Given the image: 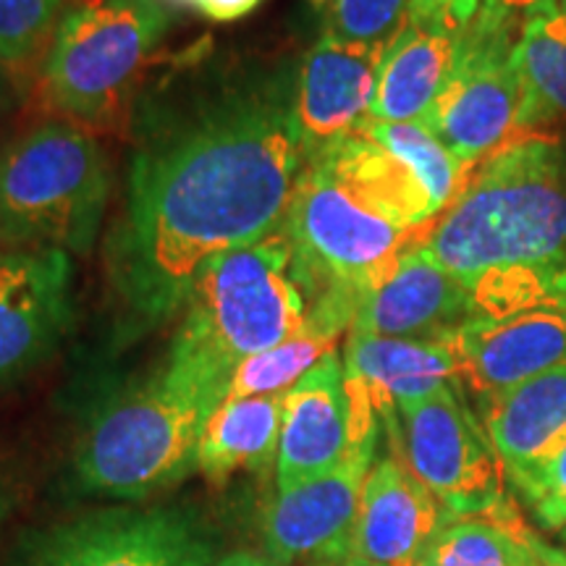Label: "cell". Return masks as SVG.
Segmentation results:
<instances>
[{
    "mask_svg": "<svg viewBox=\"0 0 566 566\" xmlns=\"http://www.w3.org/2000/svg\"><path fill=\"white\" fill-rule=\"evenodd\" d=\"M289 74H205L137 118L108 275L134 331L166 323L218 258L281 229L304 147Z\"/></svg>",
    "mask_w": 566,
    "mask_h": 566,
    "instance_id": "cell-1",
    "label": "cell"
},
{
    "mask_svg": "<svg viewBox=\"0 0 566 566\" xmlns=\"http://www.w3.org/2000/svg\"><path fill=\"white\" fill-rule=\"evenodd\" d=\"M422 247L464 286L499 268L566 258V147L520 139L480 163Z\"/></svg>",
    "mask_w": 566,
    "mask_h": 566,
    "instance_id": "cell-2",
    "label": "cell"
},
{
    "mask_svg": "<svg viewBox=\"0 0 566 566\" xmlns=\"http://www.w3.org/2000/svg\"><path fill=\"white\" fill-rule=\"evenodd\" d=\"M168 352L171 378L221 405L233 370L300 334L310 300L294 273L292 242L275 229L265 239L218 258L189 294Z\"/></svg>",
    "mask_w": 566,
    "mask_h": 566,
    "instance_id": "cell-3",
    "label": "cell"
},
{
    "mask_svg": "<svg viewBox=\"0 0 566 566\" xmlns=\"http://www.w3.org/2000/svg\"><path fill=\"white\" fill-rule=\"evenodd\" d=\"M216 409V399L166 370L111 396L76 446V488L139 501L179 485L197 470L205 422Z\"/></svg>",
    "mask_w": 566,
    "mask_h": 566,
    "instance_id": "cell-4",
    "label": "cell"
},
{
    "mask_svg": "<svg viewBox=\"0 0 566 566\" xmlns=\"http://www.w3.org/2000/svg\"><path fill=\"white\" fill-rule=\"evenodd\" d=\"M111 195L97 142L66 122L42 124L0 153V231L9 252L87 254Z\"/></svg>",
    "mask_w": 566,
    "mask_h": 566,
    "instance_id": "cell-5",
    "label": "cell"
},
{
    "mask_svg": "<svg viewBox=\"0 0 566 566\" xmlns=\"http://www.w3.org/2000/svg\"><path fill=\"white\" fill-rule=\"evenodd\" d=\"M430 229L433 223L409 231L386 221L317 163H304L283 218L294 273L310 302L325 292L363 302L391 275L401 254L424 244Z\"/></svg>",
    "mask_w": 566,
    "mask_h": 566,
    "instance_id": "cell-6",
    "label": "cell"
},
{
    "mask_svg": "<svg viewBox=\"0 0 566 566\" xmlns=\"http://www.w3.org/2000/svg\"><path fill=\"white\" fill-rule=\"evenodd\" d=\"M168 27L160 0H90L66 13L42 69L48 103L87 124L111 118Z\"/></svg>",
    "mask_w": 566,
    "mask_h": 566,
    "instance_id": "cell-7",
    "label": "cell"
},
{
    "mask_svg": "<svg viewBox=\"0 0 566 566\" xmlns=\"http://www.w3.org/2000/svg\"><path fill=\"white\" fill-rule=\"evenodd\" d=\"M394 454L449 514H478L506 499V470L459 384L396 407L384 422Z\"/></svg>",
    "mask_w": 566,
    "mask_h": 566,
    "instance_id": "cell-8",
    "label": "cell"
},
{
    "mask_svg": "<svg viewBox=\"0 0 566 566\" xmlns=\"http://www.w3.org/2000/svg\"><path fill=\"white\" fill-rule=\"evenodd\" d=\"M210 535L181 509H103L32 530L13 566H216Z\"/></svg>",
    "mask_w": 566,
    "mask_h": 566,
    "instance_id": "cell-9",
    "label": "cell"
},
{
    "mask_svg": "<svg viewBox=\"0 0 566 566\" xmlns=\"http://www.w3.org/2000/svg\"><path fill=\"white\" fill-rule=\"evenodd\" d=\"M516 40L520 34L472 21L459 42L454 74L420 124L472 168L522 139L525 95L512 59Z\"/></svg>",
    "mask_w": 566,
    "mask_h": 566,
    "instance_id": "cell-10",
    "label": "cell"
},
{
    "mask_svg": "<svg viewBox=\"0 0 566 566\" xmlns=\"http://www.w3.org/2000/svg\"><path fill=\"white\" fill-rule=\"evenodd\" d=\"M375 446L378 438L352 446L334 470L289 491H275L263 514L265 554L275 564L346 562L365 480L375 464Z\"/></svg>",
    "mask_w": 566,
    "mask_h": 566,
    "instance_id": "cell-11",
    "label": "cell"
},
{
    "mask_svg": "<svg viewBox=\"0 0 566 566\" xmlns=\"http://www.w3.org/2000/svg\"><path fill=\"white\" fill-rule=\"evenodd\" d=\"M71 321V258L61 250L0 258V388L59 346Z\"/></svg>",
    "mask_w": 566,
    "mask_h": 566,
    "instance_id": "cell-12",
    "label": "cell"
},
{
    "mask_svg": "<svg viewBox=\"0 0 566 566\" xmlns=\"http://www.w3.org/2000/svg\"><path fill=\"white\" fill-rule=\"evenodd\" d=\"M449 512L399 457L373 464L344 564L420 566Z\"/></svg>",
    "mask_w": 566,
    "mask_h": 566,
    "instance_id": "cell-13",
    "label": "cell"
},
{
    "mask_svg": "<svg viewBox=\"0 0 566 566\" xmlns=\"http://www.w3.org/2000/svg\"><path fill=\"white\" fill-rule=\"evenodd\" d=\"M384 53V48L352 45L323 34L304 55L294 90L304 160L370 118Z\"/></svg>",
    "mask_w": 566,
    "mask_h": 566,
    "instance_id": "cell-14",
    "label": "cell"
},
{
    "mask_svg": "<svg viewBox=\"0 0 566 566\" xmlns=\"http://www.w3.org/2000/svg\"><path fill=\"white\" fill-rule=\"evenodd\" d=\"M352 446V405L344 359L334 352L286 391L275 457V491H289L334 470Z\"/></svg>",
    "mask_w": 566,
    "mask_h": 566,
    "instance_id": "cell-15",
    "label": "cell"
},
{
    "mask_svg": "<svg viewBox=\"0 0 566 566\" xmlns=\"http://www.w3.org/2000/svg\"><path fill=\"white\" fill-rule=\"evenodd\" d=\"M459 384L480 401L566 365V307L506 321H467L457 331Z\"/></svg>",
    "mask_w": 566,
    "mask_h": 566,
    "instance_id": "cell-16",
    "label": "cell"
},
{
    "mask_svg": "<svg viewBox=\"0 0 566 566\" xmlns=\"http://www.w3.org/2000/svg\"><path fill=\"white\" fill-rule=\"evenodd\" d=\"M470 315L464 283L420 244L401 254L391 275L365 296L349 334L436 338L454 334Z\"/></svg>",
    "mask_w": 566,
    "mask_h": 566,
    "instance_id": "cell-17",
    "label": "cell"
},
{
    "mask_svg": "<svg viewBox=\"0 0 566 566\" xmlns=\"http://www.w3.org/2000/svg\"><path fill=\"white\" fill-rule=\"evenodd\" d=\"M457 331L436 338H388L349 334L344 352L346 386L367 396L380 422L396 407L459 384Z\"/></svg>",
    "mask_w": 566,
    "mask_h": 566,
    "instance_id": "cell-18",
    "label": "cell"
},
{
    "mask_svg": "<svg viewBox=\"0 0 566 566\" xmlns=\"http://www.w3.org/2000/svg\"><path fill=\"white\" fill-rule=\"evenodd\" d=\"M483 424L509 483L541 470L566 443V365L483 401Z\"/></svg>",
    "mask_w": 566,
    "mask_h": 566,
    "instance_id": "cell-19",
    "label": "cell"
},
{
    "mask_svg": "<svg viewBox=\"0 0 566 566\" xmlns=\"http://www.w3.org/2000/svg\"><path fill=\"white\" fill-rule=\"evenodd\" d=\"M462 32L433 30L409 21L386 48L370 105L373 122L422 124L459 61Z\"/></svg>",
    "mask_w": 566,
    "mask_h": 566,
    "instance_id": "cell-20",
    "label": "cell"
},
{
    "mask_svg": "<svg viewBox=\"0 0 566 566\" xmlns=\"http://www.w3.org/2000/svg\"><path fill=\"white\" fill-rule=\"evenodd\" d=\"M304 163H317L331 171L346 189H352L365 205L401 229H424L438 218L428 192L412 168L401 163L384 145L367 137L365 132H352L331 142L321 153Z\"/></svg>",
    "mask_w": 566,
    "mask_h": 566,
    "instance_id": "cell-21",
    "label": "cell"
},
{
    "mask_svg": "<svg viewBox=\"0 0 566 566\" xmlns=\"http://www.w3.org/2000/svg\"><path fill=\"white\" fill-rule=\"evenodd\" d=\"M283 401L286 394L221 401L205 422L197 470L218 485L237 472H263L271 464L275 467Z\"/></svg>",
    "mask_w": 566,
    "mask_h": 566,
    "instance_id": "cell-22",
    "label": "cell"
},
{
    "mask_svg": "<svg viewBox=\"0 0 566 566\" xmlns=\"http://www.w3.org/2000/svg\"><path fill=\"white\" fill-rule=\"evenodd\" d=\"M546 543L512 495L478 514H449L420 566H527Z\"/></svg>",
    "mask_w": 566,
    "mask_h": 566,
    "instance_id": "cell-23",
    "label": "cell"
},
{
    "mask_svg": "<svg viewBox=\"0 0 566 566\" xmlns=\"http://www.w3.org/2000/svg\"><path fill=\"white\" fill-rule=\"evenodd\" d=\"M522 82V139H556L554 126L566 124V9L541 13L522 27L514 45Z\"/></svg>",
    "mask_w": 566,
    "mask_h": 566,
    "instance_id": "cell-24",
    "label": "cell"
},
{
    "mask_svg": "<svg viewBox=\"0 0 566 566\" xmlns=\"http://www.w3.org/2000/svg\"><path fill=\"white\" fill-rule=\"evenodd\" d=\"M354 317L334 302L310 304L307 321L286 342L273 349L254 354L237 367L226 388L223 401L247 399V396L286 394L296 380L304 378L323 357L336 352L338 338L352 331Z\"/></svg>",
    "mask_w": 566,
    "mask_h": 566,
    "instance_id": "cell-25",
    "label": "cell"
},
{
    "mask_svg": "<svg viewBox=\"0 0 566 566\" xmlns=\"http://www.w3.org/2000/svg\"><path fill=\"white\" fill-rule=\"evenodd\" d=\"M470 321H506L546 307H566V258L499 268L467 286Z\"/></svg>",
    "mask_w": 566,
    "mask_h": 566,
    "instance_id": "cell-26",
    "label": "cell"
},
{
    "mask_svg": "<svg viewBox=\"0 0 566 566\" xmlns=\"http://www.w3.org/2000/svg\"><path fill=\"white\" fill-rule=\"evenodd\" d=\"M359 132H365L367 137L384 145L388 153L412 168L438 216L464 192L475 174V168L446 150L441 142L420 124H386L367 118Z\"/></svg>",
    "mask_w": 566,
    "mask_h": 566,
    "instance_id": "cell-27",
    "label": "cell"
},
{
    "mask_svg": "<svg viewBox=\"0 0 566 566\" xmlns=\"http://www.w3.org/2000/svg\"><path fill=\"white\" fill-rule=\"evenodd\" d=\"M407 24L409 0H325V38L386 51Z\"/></svg>",
    "mask_w": 566,
    "mask_h": 566,
    "instance_id": "cell-28",
    "label": "cell"
},
{
    "mask_svg": "<svg viewBox=\"0 0 566 566\" xmlns=\"http://www.w3.org/2000/svg\"><path fill=\"white\" fill-rule=\"evenodd\" d=\"M66 0H0V63H21L51 40Z\"/></svg>",
    "mask_w": 566,
    "mask_h": 566,
    "instance_id": "cell-29",
    "label": "cell"
},
{
    "mask_svg": "<svg viewBox=\"0 0 566 566\" xmlns=\"http://www.w3.org/2000/svg\"><path fill=\"white\" fill-rule=\"evenodd\" d=\"M514 488L543 527L562 533L566 527V443L541 470L514 483Z\"/></svg>",
    "mask_w": 566,
    "mask_h": 566,
    "instance_id": "cell-30",
    "label": "cell"
},
{
    "mask_svg": "<svg viewBox=\"0 0 566 566\" xmlns=\"http://www.w3.org/2000/svg\"><path fill=\"white\" fill-rule=\"evenodd\" d=\"M562 0H480L475 24L509 34H522V27L541 13L554 11Z\"/></svg>",
    "mask_w": 566,
    "mask_h": 566,
    "instance_id": "cell-31",
    "label": "cell"
},
{
    "mask_svg": "<svg viewBox=\"0 0 566 566\" xmlns=\"http://www.w3.org/2000/svg\"><path fill=\"white\" fill-rule=\"evenodd\" d=\"M480 11V0H409V21L446 32H464Z\"/></svg>",
    "mask_w": 566,
    "mask_h": 566,
    "instance_id": "cell-32",
    "label": "cell"
},
{
    "mask_svg": "<svg viewBox=\"0 0 566 566\" xmlns=\"http://www.w3.org/2000/svg\"><path fill=\"white\" fill-rule=\"evenodd\" d=\"M179 3L200 11L212 21H237L252 13L263 0H179Z\"/></svg>",
    "mask_w": 566,
    "mask_h": 566,
    "instance_id": "cell-33",
    "label": "cell"
},
{
    "mask_svg": "<svg viewBox=\"0 0 566 566\" xmlns=\"http://www.w3.org/2000/svg\"><path fill=\"white\" fill-rule=\"evenodd\" d=\"M216 566H279L268 554H254V551H233L218 558Z\"/></svg>",
    "mask_w": 566,
    "mask_h": 566,
    "instance_id": "cell-34",
    "label": "cell"
},
{
    "mask_svg": "<svg viewBox=\"0 0 566 566\" xmlns=\"http://www.w3.org/2000/svg\"><path fill=\"white\" fill-rule=\"evenodd\" d=\"M527 566H566V551L554 548V546H543Z\"/></svg>",
    "mask_w": 566,
    "mask_h": 566,
    "instance_id": "cell-35",
    "label": "cell"
},
{
    "mask_svg": "<svg viewBox=\"0 0 566 566\" xmlns=\"http://www.w3.org/2000/svg\"><path fill=\"white\" fill-rule=\"evenodd\" d=\"M11 504H13V493H11L9 483H6V478L0 475V525H3V520L9 516Z\"/></svg>",
    "mask_w": 566,
    "mask_h": 566,
    "instance_id": "cell-36",
    "label": "cell"
},
{
    "mask_svg": "<svg viewBox=\"0 0 566 566\" xmlns=\"http://www.w3.org/2000/svg\"><path fill=\"white\" fill-rule=\"evenodd\" d=\"M6 103V76H3V63H0V108Z\"/></svg>",
    "mask_w": 566,
    "mask_h": 566,
    "instance_id": "cell-37",
    "label": "cell"
},
{
    "mask_svg": "<svg viewBox=\"0 0 566 566\" xmlns=\"http://www.w3.org/2000/svg\"><path fill=\"white\" fill-rule=\"evenodd\" d=\"M3 254H9V250H6V244H3V231H0V258H3Z\"/></svg>",
    "mask_w": 566,
    "mask_h": 566,
    "instance_id": "cell-38",
    "label": "cell"
},
{
    "mask_svg": "<svg viewBox=\"0 0 566 566\" xmlns=\"http://www.w3.org/2000/svg\"><path fill=\"white\" fill-rule=\"evenodd\" d=\"M562 541H564V543H566V527H564V530H562Z\"/></svg>",
    "mask_w": 566,
    "mask_h": 566,
    "instance_id": "cell-39",
    "label": "cell"
},
{
    "mask_svg": "<svg viewBox=\"0 0 566 566\" xmlns=\"http://www.w3.org/2000/svg\"><path fill=\"white\" fill-rule=\"evenodd\" d=\"M338 566H357V564H338Z\"/></svg>",
    "mask_w": 566,
    "mask_h": 566,
    "instance_id": "cell-40",
    "label": "cell"
},
{
    "mask_svg": "<svg viewBox=\"0 0 566 566\" xmlns=\"http://www.w3.org/2000/svg\"><path fill=\"white\" fill-rule=\"evenodd\" d=\"M562 6H564V9H566V0H562Z\"/></svg>",
    "mask_w": 566,
    "mask_h": 566,
    "instance_id": "cell-41",
    "label": "cell"
}]
</instances>
